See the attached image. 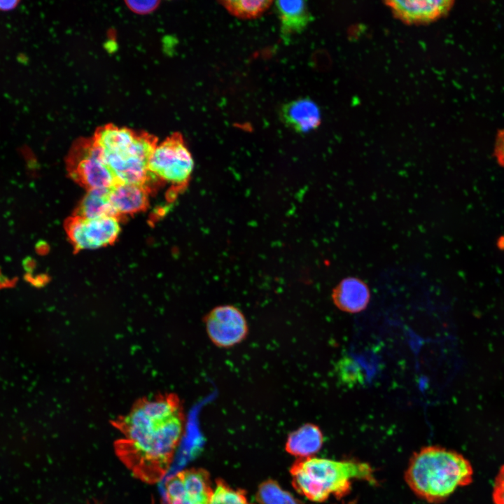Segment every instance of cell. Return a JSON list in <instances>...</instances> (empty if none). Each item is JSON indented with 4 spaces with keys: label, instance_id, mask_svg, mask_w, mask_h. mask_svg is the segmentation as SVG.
<instances>
[{
    "label": "cell",
    "instance_id": "cell-1",
    "mask_svg": "<svg viewBox=\"0 0 504 504\" xmlns=\"http://www.w3.org/2000/svg\"><path fill=\"white\" fill-rule=\"evenodd\" d=\"M182 404L174 393L144 398L113 422L121 434L117 454L140 479L154 482L167 471L184 430Z\"/></svg>",
    "mask_w": 504,
    "mask_h": 504
},
{
    "label": "cell",
    "instance_id": "cell-2",
    "mask_svg": "<svg viewBox=\"0 0 504 504\" xmlns=\"http://www.w3.org/2000/svg\"><path fill=\"white\" fill-rule=\"evenodd\" d=\"M473 469L460 453L439 446H427L409 461L405 479L419 498L430 503L447 499L458 487L472 482Z\"/></svg>",
    "mask_w": 504,
    "mask_h": 504
},
{
    "label": "cell",
    "instance_id": "cell-3",
    "mask_svg": "<svg viewBox=\"0 0 504 504\" xmlns=\"http://www.w3.org/2000/svg\"><path fill=\"white\" fill-rule=\"evenodd\" d=\"M118 183L136 184L156 190L162 181L148 170L157 145L156 138L146 132L107 125L92 137Z\"/></svg>",
    "mask_w": 504,
    "mask_h": 504
},
{
    "label": "cell",
    "instance_id": "cell-4",
    "mask_svg": "<svg viewBox=\"0 0 504 504\" xmlns=\"http://www.w3.org/2000/svg\"><path fill=\"white\" fill-rule=\"evenodd\" d=\"M295 489L314 502H323L330 495L340 498L349 493L353 479L377 484L372 467L354 460L335 461L310 457L298 459L290 469Z\"/></svg>",
    "mask_w": 504,
    "mask_h": 504
},
{
    "label": "cell",
    "instance_id": "cell-5",
    "mask_svg": "<svg viewBox=\"0 0 504 504\" xmlns=\"http://www.w3.org/2000/svg\"><path fill=\"white\" fill-rule=\"evenodd\" d=\"M193 169L192 154L179 133L157 144L148 162L149 172L170 185L167 196L171 202L186 189Z\"/></svg>",
    "mask_w": 504,
    "mask_h": 504
},
{
    "label": "cell",
    "instance_id": "cell-6",
    "mask_svg": "<svg viewBox=\"0 0 504 504\" xmlns=\"http://www.w3.org/2000/svg\"><path fill=\"white\" fill-rule=\"evenodd\" d=\"M66 164L70 178L87 191L110 188L118 183L92 138L79 139L74 143Z\"/></svg>",
    "mask_w": 504,
    "mask_h": 504
},
{
    "label": "cell",
    "instance_id": "cell-7",
    "mask_svg": "<svg viewBox=\"0 0 504 504\" xmlns=\"http://www.w3.org/2000/svg\"><path fill=\"white\" fill-rule=\"evenodd\" d=\"M121 221L115 217L88 218L72 215L64 223L74 252L112 245L118 239Z\"/></svg>",
    "mask_w": 504,
    "mask_h": 504
},
{
    "label": "cell",
    "instance_id": "cell-8",
    "mask_svg": "<svg viewBox=\"0 0 504 504\" xmlns=\"http://www.w3.org/2000/svg\"><path fill=\"white\" fill-rule=\"evenodd\" d=\"M204 322L209 339L219 348L227 349L240 344L249 332L244 313L232 304L214 307L206 314Z\"/></svg>",
    "mask_w": 504,
    "mask_h": 504
},
{
    "label": "cell",
    "instance_id": "cell-9",
    "mask_svg": "<svg viewBox=\"0 0 504 504\" xmlns=\"http://www.w3.org/2000/svg\"><path fill=\"white\" fill-rule=\"evenodd\" d=\"M386 4L393 15L408 24L430 22L446 15L451 8V0H396L387 1Z\"/></svg>",
    "mask_w": 504,
    "mask_h": 504
},
{
    "label": "cell",
    "instance_id": "cell-10",
    "mask_svg": "<svg viewBox=\"0 0 504 504\" xmlns=\"http://www.w3.org/2000/svg\"><path fill=\"white\" fill-rule=\"evenodd\" d=\"M151 192L146 187L118 183L109 188V200L117 218L122 221L129 216L145 211Z\"/></svg>",
    "mask_w": 504,
    "mask_h": 504
},
{
    "label": "cell",
    "instance_id": "cell-11",
    "mask_svg": "<svg viewBox=\"0 0 504 504\" xmlns=\"http://www.w3.org/2000/svg\"><path fill=\"white\" fill-rule=\"evenodd\" d=\"M331 296L339 309L348 313H358L368 305L370 293L363 280L349 276L340 281L333 288Z\"/></svg>",
    "mask_w": 504,
    "mask_h": 504
},
{
    "label": "cell",
    "instance_id": "cell-12",
    "mask_svg": "<svg viewBox=\"0 0 504 504\" xmlns=\"http://www.w3.org/2000/svg\"><path fill=\"white\" fill-rule=\"evenodd\" d=\"M281 118L287 127L299 133L308 132L321 123L319 108L309 98L285 104L281 109Z\"/></svg>",
    "mask_w": 504,
    "mask_h": 504
},
{
    "label": "cell",
    "instance_id": "cell-13",
    "mask_svg": "<svg viewBox=\"0 0 504 504\" xmlns=\"http://www.w3.org/2000/svg\"><path fill=\"white\" fill-rule=\"evenodd\" d=\"M323 443V435L320 428L316 424L307 423L288 435L285 449L298 459H303L314 457Z\"/></svg>",
    "mask_w": 504,
    "mask_h": 504
},
{
    "label": "cell",
    "instance_id": "cell-14",
    "mask_svg": "<svg viewBox=\"0 0 504 504\" xmlns=\"http://www.w3.org/2000/svg\"><path fill=\"white\" fill-rule=\"evenodd\" d=\"M275 4L281 22V33L286 40L302 32L312 20L304 1H277Z\"/></svg>",
    "mask_w": 504,
    "mask_h": 504
},
{
    "label": "cell",
    "instance_id": "cell-15",
    "mask_svg": "<svg viewBox=\"0 0 504 504\" xmlns=\"http://www.w3.org/2000/svg\"><path fill=\"white\" fill-rule=\"evenodd\" d=\"M184 487V494L200 504H209L214 489L206 470L191 468L178 472Z\"/></svg>",
    "mask_w": 504,
    "mask_h": 504
},
{
    "label": "cell",
    "instance_id": "cell-16",
    "mask_svg": "<svg viewBox=\"0 0 504 504\" xmlns=\"http://www.w3.org/2000/svg\"><path fill=\"white\" fill-rule=\"evenodd\" d=\"M73 215L88 218L102 217L118 218L110 202L109 188L88 190L75 209Z\"/></svg>",
    "mask_w": 504,
    "mask_h": 504
},
{
    "label": "cell",
    "instance_id": "cell-17",
    "mask_svg": "<svg viewBox=\"0 0 504 504\" xmlns=\"http://www.w3.org/2000/svg\"><path fill=\"white\" fill-rule=\"evenodd\" d=\"M256 499L260 504H302L272 479L264 481L259 485Z\"/></svg>",
    "mask_w": 504,
    "mask_h": 504
},
{
    "label": "cell",
    "instance_id": "cell-18",
    "mask_svg": "<svg viewBox=\"0 0 504 504\" xmlns=\"http://www.w3.org/2000/svg\"><path fill=\"white\" fill-rule=\"evenodd\" d=\"M272 1L265 0L223 1L220 4L232 15L243 19H251L262 14Z\"/></svg>",
    "mask_w": 504,
    "mask_h": 504
},
{
    "label": "cell",
    "instance_id": "cell-19",
    "mask_svg": "<svg viewBox=\"0 0 504 504\" xmlns=\"http://www.w3.org/2000/svg\"><path fill=\"white\" fill-rule=\"evenodd\" d=\"M209 504H253L241 489H235L221 479L216 481Z\"/></svg>",
    "mask_w": 504,
    "mask_h": 504
},
{
    "label": "cell",
    "instance_id": "cell-20",
    "mask_svg": "<svg viewBox=\"0 0 504 504\" xmlns=\"http://www.w3.org/2000/svg\"><path fill=\"white\" fill-rule=\"evenodd\" d=\"M340 382L347 386H354L363 382L364 376L359 365L350 358L340 360L335 368Z\"/></svg>",
    "mask_w": 504,
    "mask_h": 504
},
{
    "label": "cell",
    "instance_id": "cell-21",
    "mask_svg": "<svg viewBox=\"0 0 504 504\" xmlns=\"http://www.w3.org/2000/svg\"><path fill=\"white\" fill-rule=\"evenodd\" d=\"M167 504H200L188 498L179 474L170 477L165 484Z\"/></svg>",
    "mask_w": 504,
    "mask_h": 504
},
{
    "label": "cell",
    "instance_id": "cell-22",
    "mask_svg": "<svg viewBox=\"0 0 504 504\" xmlns=\"http://www.w3.org/2000/svg\"><path fill=\"white\" fill-rule=\"evenodd\" d=\"M492 500L494 504H504V465L500 468L495 477Z\"/></svg>",
    "mask_w": 504,
    "mask_h": 504
},
{
    "label": "cell",
    "instance_id": "cell-23",
    "mask_svg": "<svg viewBox=\"0 0 504 504\" xmlns=\"http://www.w3.org/2000/svg\"><path fill=\"white\" fill-rule=\"evenodd\" d=\"M127 6L130 10L140 14H145L154 10L159 4L158 1L145 0V1H126Z\"/></svg>",
    "mask_w": 504,
    "mask_h": 504
},
{
    "label": "cell",
    "instance_id": "cell-24",
    "mask_svg": "<svg viewBox=\"0 0 504 504\" xmlns=\"http://www.w3.org/2000/svg\"><path fill=\"white\" fill-rule=\"evenodd\" d=\"M493 155L498 163L504 167V129L498 131L496 136Z\"/></svg>",
    "mask_w": 504,
    "mask_h": 504
},
{
    "label": "cell",
    "instance_id": "cell-25",
    "mask_svg": "<svg viewBox=\"0 0 504 504\" xmlns=\"http://www.w3.org/2000/svg\"><path fill=\"white\" fill-rule=\"evenodd\" d=\"M20 4L19 1H0V11H10Z\"/></svg>",
    "mask_w": 504,
    "mask_h": 504
},
{
    "label": "cell",
    "instance_id": "cell-26",
    "mask_svg": "<svg viewBox=\"0 0 504 504\" xmlns=\"http://www.w3.org/2000/svg\"><path fill=\"white\" fill-rule=\"evenodd\" d=\"M497 246L499 249L504 251V235L500 237L497 241Z\"/></svg>",
    "mask_w": 504,
    "mask_h": 504
}]
</instances>
